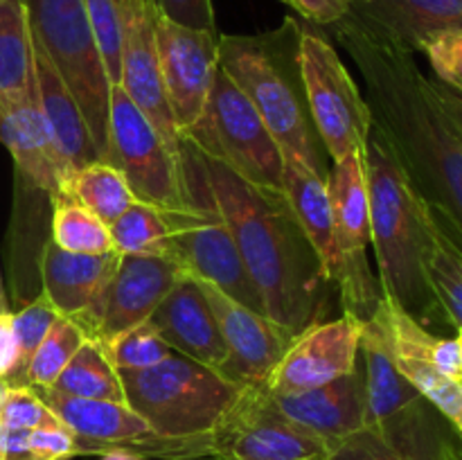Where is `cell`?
<instances>
[{
  "label": "cell",
  "instance_id": "obj_1",
  "mask_svg": "<svg viewBox=\"0 0 462 460\" xmlns=\"http://www.w3.org/2000/svg\"><path fill=\"white\" fill-rule=\"evenodd\" d=\"M332 32L359 70L373 124L415 192L462 246V138L433 97L415 54L379 39L352 14L334 23Z\"/></svg>",
  "mask_w": 462,
  "mask_h": 460
},
{
  "label": "cell",
  "instance_id": "obj_2",
  "mask_svg": "<svg viewBox=\"0 0 462 460\" xmlns=\"http://www.w3.org/2000/svg\"><path fill=\"white\" fill-rule=\"evenodd\" d=\"M197 152L212 198L233 233L266 316L293 336L319 323L316 318L323 311L332 282L284 192L255 188L224 162L206 156L199 147Z\"/></svg>",
  "mask_w": 462,
  "mask_h": 460
},
{
  "label": "cell",
  "instance_id": "obj_3",
  "mask_svg": "<svg viewBox=\"0 0 462 460\" xmlns=\"http://www.w3.org/2000/svg\"><path fill=\"white\" fill-rule=\"evenodd\" d=\"M364 167L368 183L370 244L374 246L383 298L397 302L427 329L438 320L445 323L424 271L431 212L374 124L365 140Z\"/></svg>",
  "mask_w": 462,
  "mask_h": 460
},
{
  "label": "cell",
  "instance_id": "obj_4",
  "mask_svg": "<svg viewBox=\"0 0 462 460\" xmlns=\"http://www.w3.org/2000/svg\"><path fill=\"white\" fill-rule=\"evenodd\" d=\"M296 30L298 23L287 18L273 34L219 36V68L255 106L284 156L325 176L314 124L284 66V48Z\"/></svg>",
  "mask_w": 462,
  "mask_h": 460
},
{
  "label": "cell",
  "instance_id": "obj_5",
  "mask_svg": "<svg viewBox=\"0 0 462 460\" xmlns=\"http://www.w3.org/2000/svg\"><path fill=\"white\" fill-rule=\"evenodd\" d=\"M117 374L126 404L161 437L206 436L228 415L246 388L179 352L152 368Z\"/></svg>",
  "mask_w": 462,
  "mask_h": 460
},
{
  "label": "cell",
  "instance_id": "obj_6",
  "mask_svg": "<svg viewBox=\"0 0 462 460\" xmlns=\"http://www.w3.org/2000/svg\"><path fill=\"white\" fill-rule=\"evenodd\" d=\"M188 207L170 210L171 235L167 257L192 278L210 282L251 309L266 314L260 291L244 266L233 233L212 198L197 147L180 138Z\"/></svg>",
  "mask_w": 462,
  "mask_h": 460
},
{
  "label": "cell",
  "instance_id": "obj_7",
  "mask_svg": "<svg viewBox=\"0 0 462 460\" xmlns=\"http://www.w3.org/2000/svg\"><path fill=\"white\" fill-rule=\"evenodd\" d=\"M32 43L50 59L77 99L99 158L108 161L111 81L90 27L86 0H21Z\"/></svg>",
  "mask_w": 462,
  "mask_h": 460
},
{
  "label": "cell",
  "instance_id": "obj_8",
  "mask_svg": "<svg viewBox=\"0 0 462 460\" xmlns=\"http://www.w3.org/2000/svg\"><path fill=\"white\" fill-rule=\"evenodd\" d=\"M183 138V135H180ZM185 138L260 189L282 192L284 153L246 95L224 70L215 72L201 122Z\"/></svg>",
  "mask_w": 462,
  "mask_h": 460
},
{
  "label": "cell",
  "instance_id": "obj_9",
  "mask_svg": "<svg viewBox=\"0 0 462 460\" xmlns=\"http://www.w3.org/2000/svg\"><path fill=\"white\" fill-rule=\"evenodd\" d=\"M296 66L310 120L332 161L364 152L373 131V113L364 90L325 36L298 30Z\"/></svg>",
  "mask_w": 462,
  "mask_h": 460
},
{
  "label": "cell",
  "instance_id": "obj_10",
  "mask_svg": "<svg viewBox=\"0 0 462 460\" xmlns=\"http://www.w3.org/2000/svg\"><path fill=\"white\" fill-rule=\"evenodd\" d=\"M329 206H332L334 237L338 251V287L343 314L368 323L383 300L379 280L368 264L370 206L365 183L364 152L334 161L328 174Z\"/></svg>",
  "mask_w": 462,
  "mask_h": 460
},
{
  "label": "cell",
  "instance_id": "obj_11",
  "mask_svg": "<svg viewBox=\"0 0 462 460\" xmlns=\"http://www.w3.org/2000/svg\"><path fill=\"white\" fill-rule=\"evenodd\" d=\"M106 162L125 174L135 201L152 203L165 210L188 207L180 152L162 140L120 86H111Z\"/></svg>",
  "mask_w": 462,
  "mask_h": 460
},
{
  "label": "cell",
  "instance_id": "obj_12",
  "mask_svg": "<svg viewBox=\"0 0 462 460\" xmlns=\"http://www.w3.org/2000/svg\"><path fill=\"white\" fill-rule=\"evenodd\" d=\"M328 449L329 442L284 418L262 383H248L208 433L212 460H320Z\"/></svg>",
  "mask_w": 462,
  "mask_h": 460
},
{
  "label": "cell",
  "instance_id": "obj_13",
  "mask_svg": "<svg viewBox=\"0 0 462 460\" xmlns=\"http://www.w3.org/2000/svg\"><path fill=\"white\" fill-rule=\"evenodd\" d=\"M167 102L180 135L201 122L219 70V34L179 25L156 12L153 21Z\"/></svg>",
  "mask_w": 462,
  "mask_h": 460
},
{
  "label": "cell",
  "instance_id": "obj_14",
  "mask_svg": "<svg viewBox=\"0 0 462 460\" xmlns=\"http://www.w3.org/2000/svg\"><path fill=\"white\" fill-rule=\"evenodd\" d=\"M185 275L170 257L120 255L86 336L104 345L117 334L149 320Z\"/></svg>",
  "mask_w": 462,
  "mask_h": 460
},
{
  "label": "cell",
  "instance_id": "obj_15",
  "mask_svg": "<svg viewBox=\"0 0 462 460\" xmlns=\"http://www.w3.org/2000/svg\"><path fill=\"white\" fill-rule=\"evenodd\" d=\"M364 323L343 314L314 323L293 336L262 386L271 392H300L334 382L359 365Z\"/></svg>",
  "mask_w": 462,
  "mask_h": 460
},
{
  "label": "cell",
  "instance_id": "obj_16",
  "mask_svg": "<svg viewBox=\"0 0 462 460\" xmlns=\"http://www.w3.org/2000/svg\"><path fill=\"white\" fill-rule=\"evenodd\" d=\"M197 282L210 309L215 311L226 350H228V361L221 373L244 386L264 383L278 361L282 359L289 343L293 341V334L266 314H260L230 298L215 284L203 282V280H197Z\"/></svg>",
  "mask_w": 462,
  "mask_h": 460
},
{
  "label": "cell",
  "instance_id": "obj_17",
  "mask_svg": "<svg viewBox=\"0 0 462 460\" xmlns=\"http://www.w3.org/2000/svg\"><path fill=\"white\" fill-rule=\"evenodd\" d=\"M156 7L152 0H126L125 39H122L120 88L143 111L167 144L180 152V133L162 84L156 48Z\"/></svg>",
  "mask_w": 462,
  "mask_h": 460
},
{
  "label": "cell",
  "instance_id": "obj_18",
  "mask_svg": "<svg viewBox=\"0 0 462 460\" xmlns=\"http://www.w3.org/2000/svg\"><path fill=\"white\" fill-rule=\"evenodd\" d=\"M456 433L449 419L420 400L383 427H364L332 442L320 460H440Z\"/></svg>",
  "mask_w": 462,
  "mask_h": 460
},
{
  "label": "cell",
  "instance_id": "obj_19",
  "mask_svg": "<svg viewBox=\"0 0 462 460\" xmlns=\"http://www.w3.org/2000/svg\"><path fill=\"white\" fill-rule=\"evenodd\" d=\"M117 262V251L104 255L68 253L48 239L39 260L41 291L50 298L59 314L75 320L84 332H88L90 320L108 280L116 273Z\"/></svg>",
  "mask_w": 462,
  "mask_h": 460
},
{
  "label": "cell",
  "instance_id": "obj_20",
  "mask_svg": "<svg viewBox=\"0 0 462 460\" xmlns=\"http://www.w3.org/2000/svg\"><path fill=\"white\" fill-rule=\"evenodd\" d=\"M0 143L12 153L16 179L36 185L50 197H61L66 174L39 106L36 88L23 97H0Z\"/></svg>",
  "mask_w": 462,
  "mask_h": 460
},
{
  "label": "cell",
  "instance_id": "obj_21",
  "mask_svg": "<svg viewBox=\"0 0 462 460\" xmlns=\"http://www.w3.org/2000/svg\"><path fill=\"white\" fill-rule=\"evenodd\" d=\"M284 418L325 442H337L365 427V383L356 365L352 373L300 392H271Z\"/></svg>",
  "mask_w": 462,
  "mask_h": 460
},
{
  "label": "cell",
  "instance_id": "obj_22",
  "mask_svg": "<svg viewBox=\"0 0 462 460\" xmlns=\"http://www.w3.org/2000/svg\"><path fill=\"white\" fill-rule=\"evenodd\" d=\"M36 392L61 419L63 427L77 437L79 455H99L108 446H125L135 451L156 436L126 401L79 400V397L57 395L52 391Z\"/></svg>",
  "mask_w": 462,
  "mask_h": 460
},
{
  "label": "cell",
  "instance_id": "obj_23",
  "mask_svg": "<svg viewBox=\"0 0 462 460\" xmlns=\"http://www.w3.org/2000/svg\"><path fill=\"white\" fill-rule=\"evenodd\" d=\"M149 323L179 354L217 368L219 373L228 361V350H226L215 311L210 309L201 287L192 275H185L171 289L170 296L152 314Z\"/></svg>",
  "mask_w": 462,
  "mask_h": 460
},
{
  "label": "cell",
  "instance_id": "obj_24",
  "mask_svg": "<svg viewBox=\"0 0 462 460\" xmlns=\"http://www.w3.org/2000/svg\"><path fill=\"white\" fill-rule=\"evenodd\" d=\"M350 14L409 54L422 52L436 36L462 32V0H359Z\"/></svg>",
  "mask_w": 462,
  "mask_h": 460
},
{
  "label": "cell",
  "instance_id": "obj_25",
  "mask_svg": "<svg viewBox=\"0 0 462 460\" xmlns=\"http://www.w3.org/2000/svg\"><path fill=\"white\" fill-rule=\"evenodd\" d=\"M32 48H34V79L39 106L43 111L45 122H48L50 135H52L54 149L59 153L68 183L77 170L95 161H102V158H99L93 135L86 126L79 104L68 90L66 81L61 79L57 68L34 43H32Z\"/></svg>",
  "mask_w": 462,
  "mask_h": 460
},
{
  "label": "cell",
  "instance_id": "obj_26",
  "mask_svg": "<svg viewBox=\"0 0 462 460\" xmlns=\"http://www.w3.org/2000/svg\"><path fill=\"white\" fill-rule=\"evenodd\" d=\"M359 354L364 356L365 427H383L424 400L397 368L379 309L368 323H364Z\"/></svg>",
  "mask_w": 462,
  "mask_h": 460
},
{
  "label": "cell",
  "instance_id": "obj_27",
  "mask_svg": "<svg viewBox=\"0 0 462 460\" xmlns=\"http://www.w3.org/2000/svg\"><path fill=\"white\" fill-rule=\"evenodd\" d=\"M282 192L302 233L319 255L325 275L334 284L338 273V251L337 237H334L328 176L310 170L300 161L284 156Z\"/></svg>",
  "mask_w": 462,
  "mask_h": 460
},
{
  "label": "cell",
  "instance_id": "obj_28",
  "mask_svg": "<svg viewBox=\"0 0 462 460\" xmlns=\"http://www.w3.org/2000/svg\"><path fill=\"white\" fill-rule=\"evenodd\" d=\"M429 212H431V225H429L424 271L442 318L458 332L462 327V246L442 225L431 207Z\"/></svg>",
  "mask_w": 462,
  "mask_h": 460
},
{
  "label": "cell",
  "instance_id": "obj_29",
  "mask_svg": "<svg viewBox=\"0 0 462 460\" xmlns=\"http://www.w3.org/2000/svg\"><path fill=\"white\" fill-rule=\"evenodd\" d=\"M36 88L34 48L21 0H0V97H23Z\"/></svg>",
  "mask_w": 462,
  "mask_h": 460
},
{
  "label": "cell",
  "instance_id": "obj_30",
  "mask_svg": "<svg viewBox=\"0 0 462 460\" xmlns=\"http://www.w3.org/2000/svg\"><path fill=\"white\" fill-rule=\"evenodd\" d=\"M63 194L99 216L106 225L120 219L135 201L125 174L104 161H95L77 170L66 183Z\"/></svg>",
  "mask_w": 462,
  "mask_h": 460
},
{
  "label": "cell",
  "instance_id": "obj_31",
  "mask_svg": "<svg viewBox=\"0 0 462 460\" xmlns=\"http://www.w3.org/2000/svg\"><path fill=\"white\" fill-rule=\"evenodd\" d=\"M48 391L57 395L79 397V400L125 401L120 374L104 354V347L90 338L77 350L70 363L61 370L57 382Z\"/></svg>",
  "mask_w": 462,
  "mask_h": 460
},
{
  "label": "cell",
  "instance_id": "obj_32",
  "mask_svg": "<svg viewBox=\"0 0 462 460\" xmlns=\"http://www.w3.org/2000/svg\"><path fill=\"white\" fill-rule=\"evenodd\" d=\"M50 239L68 253H84V255L116 253L111 228L66 194L57 197L52 203Z\"/></svg>",
  "mask_w": 462,
  "mask_h": 460
},
{
  "label": "cell",
  "instance_id": "obj_33",
  "mask_svg": "<svg viewBox=\"0 0 462 460\" xmlns=\"http://www.w3.org/2000/svg\"><path fill=\"white\" fill-rule=\"evenodd\" d=\"M113 246L120 255L167 257L171 235L170 210L152 203L134 201V206L111 225Z\"/></svg>",
  "mask_w": 462,
  "mask_h": 460
},
{
  "label": "cell",
  "instance_id": "obj_34",
  "mask_svg": "<svg viewBox=\"0 0 462 460\" xmlns=\"http://www.w3.org/2000/svg\"><path fill=\"white\" fill-rule=\"evenodd\" d=\"M86 341H88V336L75 320L59 316L48 336L36 347L34 356L27 365L23 386H30L34 391H48Z\"/></svg>",
  "mask_w": 462,
  "mask_h": 460
},
{
  "label": "cell",
  "instance_id": "obj_35",
  "mask_svg": "<svg viewBox=\"0 0 462 460\" xmlns=\"http://www.w3.org/2000/svg\"><path fill=\"white\" fill-rule=\"evenodd\" d=\"M57 307L50 302V298L43 291L36 298H32L21 311L12 314L14 320V336H16V365H14V373L9 374L7 383L9 386H23V379H25L27 365H30L32 356H34L36 347L43 343V338L48 336V332L52 329V325L59 318Z\"/></svg>",
  "mask_w": 462,
  "mask_h": 460
},
{
  "label": "cell",
  "instance_id": "obj_36",
  "mask_svg": "<svg viewBox=\"0 0 462 460\" xmlns=\"http://www.w3.org/2000/svg\"><path fill=\"white\" fill-rule=\"evenodd\" d=\"M102 347L104 354L108 356V361H111L117 373L152 368V365L161 363L162 359H167L174 352L149 320L117 334L111 341L104 343Z\"/></svg>",
  "mask_w": 462,
  "mask_h": 460
},
{
  "label": "cell",
  "instance_id": "obj_37",
  "mask_svg": "<svg viewBox=\"0 0 462 460\" xmlns=\"http://www.w3.org/2000/svg\"><path fill=\"white\" fill-rule=\"evenodd\" d=\"M90 27L102 54L104 70L111 86L120 84L122 39H125L126 0H86Z\"/></svg>",
  "mask_w": 462,
  "mask_h": 460
},
{
  "label": "cell",
  "instance_id": "obj_38",
  "mask_svg": "<svg viewBox=\"0 0 462 460\" xmlns=\"http://www.w3.org/2000/svg\"><path fill=\"white\" fill-rule=\"evenodd\" d=\"M0 424L9 431L63 427L54 410L30 386H9L0 404Z\"/></svg>",
  "mask_w": 462,
  "mask_h": 460
},
{
  "label": "cell",
  "instance_id": "obj_39",
  "mask_svg": "<svg viewBox=\"0 0 462 460\" xmlns=\"http://www.w3.org/2000/svg\"><path fill=\"white\" fill-rule=\"evenodd\" d=\"M433 68V77L462 88V32H449L429 41L422 50Z\"/></svg>",
  "mask_w": 462,
  "mask_h": 460
},
{
  "label": "cell",
  "instance_id": "obj_40",
  "mask_svg": "<svg viewBox=\"0 0 462 460\" xmlns=\"http://www.w3.org/2000/svg\"><path fill=\"white\" fill-rule=\"evenodd\" d=\"M162 18L192 30L217 32V18L212 0H152Z\"/></svg>",
  "mask_w": 462,
  "mask_h": 460
},
{
  "label": "cell",
  "instance_id": "obj_41",
  "mask_svg": "<svg viewBox=\"0 0 462 460\" xmlns=\"http://www.w3.org/2000/svg\"><path fill=\"white\" fill-rule=\"evenodd\" d=\"M32 460H70L79 455L77 437L66 427L27 431Z\"/></svg>",
  "mask_w": 462,
  "mask_h": 460
},
{
  "label": "cell",
  "instance_id": "obj_42",
  "mask_svg": "<svg viewBox=\"0 0 462 460\" xmlns=\"http://www.w3.org/2000/svg\"><path fill=\"white\" fill-rule=\"evenodd\" d=\"M284 3L314 25L332 27L334 23L343 21L359 0H284Z\"/></svg>",
  "mask_w": 462,
  "mask_h": 460
},
{
  "label": "cell",
  "instance_id": "obj_43",
  "mask_svg": "<svg viewBox=\"0 0 462 460\" xmlns=\"http://www.w3.org/2000/svg\"><path fill=\"white\" fill-rule=\"evenodd\" d=\"M429 88H431L433 97L438 99L440 108L445 111V115L449 117L451 124L456 126V131L462 138V88L460 86H451L447 81L436 79V77H429Z\"/></svg>",
  "mask_w": 462,
  "mask_h": 460
},
{
  "label": "cell",
  "instance_id": "obj_44",
  "mask_svg": "<svg viewBox=\"0 0 462 460\" xmlns=\"http://www.w3.org/2000/svg\"><path fill=\"white\" fill-rule=\"evenodd\" d=\"M18 347L14 336L12 311H0V379H9L16 365Z\"/></svg>",
  "mask_w": 462,
  "mask_h": 460
},
{
  "label": "cell",
  "instance_id": "obj_45",
  "mask_svg": "<svg viewBox=\"0 0 462 460\" xmlns=\"http://www.w3.org/2000/svg\"><path fill=\"white\" fill-rule=\"evenodd\" d=\"M97 458L99 460H152L147 458V455L138 454V451L125 449V446H108V449H104Z\"/></svg>",
  "mask_w": 462,
  "mask_h": 460
},
{
  "label": "cell",
  "instance_id": "obj_46",
  "mask_svg": "<svg viewBox=\"0 0 462 460\" xmlns=\"http://www.w3.org/2000/svg\"><path fill=\"white\" fill-rule=\"evenodd\" d=\"M0 311H9V302H7V296H5V284H3V275H0Z\"/></svg>",
  "mask_w": 462,
  "mask_h": 460
},
{
  "label": "cell",
  "instance_id": "obj_47",
  "mask_svg": "<svg viewBox=\"0 0 462 460\" xmlns=\"http://www.w3.org/2000/svg\"><path fill=\"white\" fill-rule=\"evenodd\" d=\"M7 388H9L7 379H0V404H3V400H5V392H7Z\"/></svg>",
  "mask_w": 462,
  "mask_h": 460
},
{
  "label": "cell",
  "instance_id": "obj_48",
  "mask_svg": "<svg viewBox=\"0 0 462 460\" xmlns=\"http://www.w3.org/2000/svg\"><path fill=\"white\" fill-rule=\"evenodd\" d=\"M458 341H460V347H462V327L458 329Z\"/></svg>",
  "mask_w": 462,
  "mask_h": 460
},
{
  "label": "cell",
  "instance_id": "obj_49",
  "mask_svg": "<svg viewBox=\"0 0 462 460\" xmlns=\"http://www.w3.org/2000/svg\"><path fill=\"white\" fill-rule=\"evenodd\" d=\"M456 436H458V433H456ZM456 436H454V437H456ZM454 437H451V440H454ZM451 440H449V442H451ZM445 449H447V446H445ZM442 454H445V451H442ZM440 460H442V458H440Z\"/></svg>",
  "mask_w": 462,
  "mask_h": 460
},
{
  "label": "cell",
  "instance_id": "obj_50",
  "mask_svg": "<svg viewBox=\"0 0 462 460\" xmlns=\"http://www.w3.org/2000/svg\"><path fill=\"white\" fill-rule=\"evenodd\" d=\"M458 436H460V445H462V433H458Z\"/></svg>",
  "mask_w": 462,
  "mask_h": 460
}]
</instances>
